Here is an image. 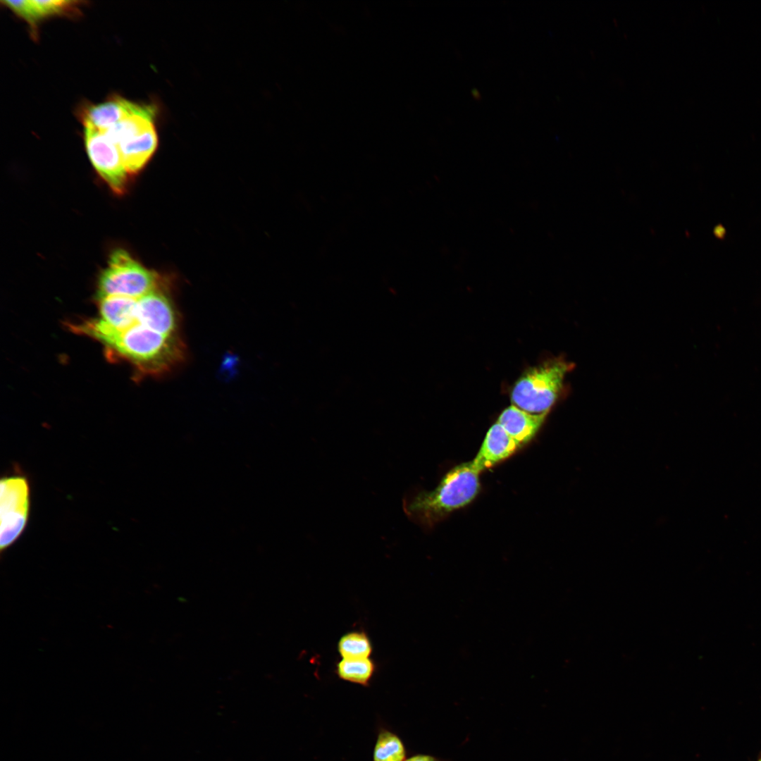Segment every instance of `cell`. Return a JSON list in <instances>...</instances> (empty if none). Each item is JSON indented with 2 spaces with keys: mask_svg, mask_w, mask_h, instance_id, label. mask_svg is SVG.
<instances>
[{
  "mask_svg": "<svg viewBox=\"0 0 761 761\" xmlns=\"http://www.w3.org/2000/svg\"><path fill=\"white\" fill-rule=\"evenodd\" d=\"M546 414H536L511 405L500 415L497 423L519 445L529 442L543 424Z\"/></svg>",
  "mask_w": 761,
  "mask_h": 761,
  "instance_id": "obj_11",
  "label": "cell"
},
{
  "mask_svg": "<svg viewBox=\"0 0 761 761\" xmlns=\"http://www.w3.org/2000/svg\"><path fill=\"white\" fill-rule=\"evenodd\" d=\"M404 761H446L432 755L417 753L407 757Z\"/></svg>",
  "mask_w": 761,
  "mask_h": 761,
  "instance_id": "obj_17",
  "label": "cell"
},
{
  "mask_svg": "<svg viewBox=\"0 0 761 761\" xmlns=\"http://www.w3.org/2000/svg\"><path fill=\"white\" fill-rule=\"evenodd\" d=\"M376 669V664L370 657L342 658L336 664L335 672L343 681L368 687Z\"/></svg>",
  "mask_w": 761,
  "mask_h": 761,
  "instance_id": "obj_14",
  "label": "cell"
},
{
  "mask_svg": "<svg viewBox=\"0 0 761 761\" xmlns=\"http://www.w3.org/2000/svg\"><path fill=\"white\" fill-rule=\"evenodd\" d=\"M480 471L473 462L455 466L432 491L407 495L403 509L413 521L430 527L446 514L468 505L480 488Z\"/></svg>",
  "mask_w": 761,
  "mask_h": 761,
  "instance_id": "obj_2",
  "label": "cell"
},
{
  "mask_svg": "<svg viewBox=\"0 0 761 761\" xmlns=\"http://www.w3.org/2000/svg\"><path fill=\"white\" fill-rule=\"evenodd\" d=\"M338 651L342 658H366L371 655L373 646L364 631H353L340 637Z\"/></svg>",
  "mask_w": 761,
  "mask_h": 761,
  "instance_id": "obj_15",
  "label": "cell"
},
{
  "mask_svg": "<svg viewBox=\"0 0 761 761\" xmlns=\"http://www.w3.org/2000/svg\"><path fill=\"white\" fill-rule=\"evenodd\" d=\"M84 140L88 156L98 174L113 192L124 194L130 175L118 146L104 132L89 127L84 128Z\"/></svg>",
  "mask_w": 761,
  "mask_h": 761,
  "instance_id": "obj_6",
  "label": "cell"
},
{
  "mask_svg": "<svg viewBox=\"0 0 761 761\" xmlns=\"http://www.w3.org/2000/svg\"><path fill=\"white\" fill-rule=\"evenodd\" d=\"M133 104L122 97H115L89 106L83 113L84 126L104 132L125 118L130 113Z\"/></svg>",
  "mask_w": 761,
  "mask_h": 761,
  "instance_id": "obj_10",
  "label": "cell"
},
{
  "mask_svg": "<svg viewBox=\"0 0 761 761\" xmlns=\"http://www.w3.org/2000/svg\"><path fill=\"white\" fill-rule=\"evenodd\" d=\"M572 368V364L556 359L529 369L512 389L513 405L531 414L547 415Z\"/></svg>",
  "mask_w": 761,
  "mask_h": 761,
  "instance_id": "obj_3",
  "label": "cell"
},
{
  "mask_svg": "<svg viewBox=\"0 0 761 761\" xmlns=\"http://www.w3.org/2000/svg\"><path fill=\"white\" fill-rule=\"evenodd\" d=\"M73 328L97 339L146 375L166 373L185 359V346L180 335H163L137 323L118 330L97 318Z\"/></svg>",
  "mask_w": 761,
  "mask_h": 761,
  "instance_id": "obj_1",
  "label": "cell"
},
{
  "mask_svg": "<svg viewBox=\"0 0 761 761\" xmlns=\"http://www.w3.org/2000/svg\"><path fill=\"white\" fill-rule=\"evenodd\" d=\"M136 321L166 335H179L180 315L164 287L137 299Z\"/></svg>",
  "mask_w": 761,
  "mask_h": 761,
  "instance_id": "obj_7",
  "label": "cell"
},
{
  "mask_svg": "<svg viewBox=\"0 0 761 761\" xmlns=\"http://www.w3.org/2000/svg\"><path fill=\"white\" fill-rule=\"evenodd\" d=\"M159 136L156 126L147 129L118 145L129 175L139 173L157 149Z\"/></svg>",
  "mask_w": 761,
  "mask_h": 761,
  "instance_id": "obj_9",
  "label": "cell"
},
{
  "mask_svg": "<svg viewBox=\"0 0 761 761\" xmlns=\"http://www.w3.org/2000/svg\"><path fill=\"white\" fill-rule=\"evenodd\" d=\"M519 444L497 423L488 430L481 447L472 461L481 472L512 455Z\"/></svg>",
  "mask_w": 761,
  "mask_h": 761,
  "instance_id": "obj_8",
  "label": "cell"
},
{
  "mask_svg": "<svg viewBox=\"0 0 761 761\" xmlns=\"http://www.w3.org/2000/svg\"><path fill=\"white\" fill-rule=\"evenodd\" d=\"M163 280L155 271L147 269L123 249H115L108 265L101 273L97 298L123 296L139 299L164 287Z\"/></svg>",
  "mask_w": 761,
  "mask_h": 761,
  "instance_id": "obj_4",
  "label": "cell"
},
{
  "mask_svg": "<svg viewBox=\"0 0 761 761\" xmlns=\"http://www.w3.org/2000/svg\"><path fill=\"white\" fill-rule=\"evenodd\" d=\"M77 1H42L32 0L34 11L38 21L50 16L61 14L73 11Z\"/></svg>",
  "mask_w": 761,
  "mask_h": 761,
  "instance_id": "obj_16",
  "label": "cell"
},
{
  "mask_svg": "<svg viewBox=\"0 0 761 761\" xmlns=\"http://www.w3.org/2000/svg\"><path fill=\"white\" fill-rule=\"evenodd\" d=\"M1 488V550L8 547L21 535L27 521L30 489L27 479L20 476L2 478Z\"/></svg>",
  "mask_w": 761,
  "mask_h": 761,
  "instance_id": "obj_5",
  "label": "cell"
},
{
  "mask_svg": "<svg viewBox=\"0 0 761 761\" xmlns=\"http://www.w3.org/2000/svg\"><path fill=\"white\" fill-rule=\"evenodd\" d=\"M757 761H761V755L760 756V757L758 758V760Z\"/></svg>",
  "mask_w": 761,
  "mask_h": 761,
  "instance_id": "obj_18",
  "label": "cell"
},
{
  "mask_svg": "<svg viewBox=\"0 0 761 761\" xmlns=\"http://www.w3.org/2000/svg\"><path fill=\"white\" fill-rule=\"evenodd\" d=\"M407 757V749L401 737L380 723L377 727L372 761H404Z\"/></svg>",
  "mask_w": 761,
  "mask_h": 761,
  "instance_id": "obj_13",
  "label": "cell"
},
{
  "mask_svg": "<svg viewBox=\"0 0 761 761\" xmlns=\"http://www.w3.org/2000/svg\"><path fill=\"white\" fill-rule=\"evenodd\" d=\"M97 300L99 319L110 327L123 330L137 323V299L123 296H109Z\"/></svg>",
  "mask_w": 761,
  "mask_h": 761,
  "instance_id": "obj_12",
  "label": "cell"
}]
</instances>
